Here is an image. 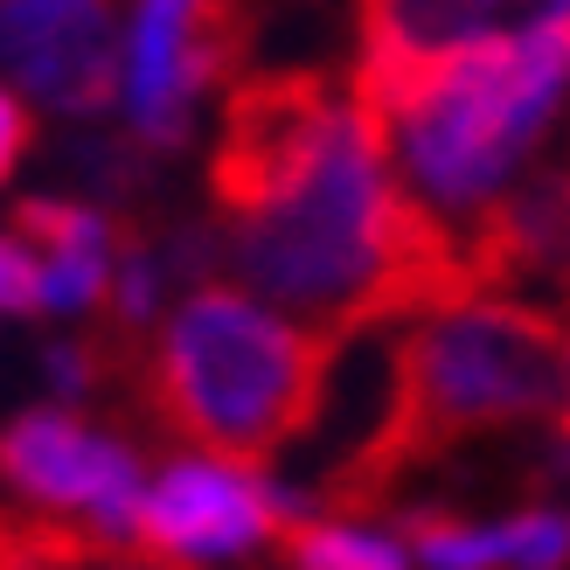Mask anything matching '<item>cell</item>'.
Segmentation results:
<instances>
[{
	"mask_svg": "<svg viewBox=\"0 0 570 570\" xmlns=\"http://www.w3.org/2000/svg\"><path fill=\"white\" fill-rule=\"evenodd\" d=\"M494 42H563L570 49V0H488Z\"/></svg>",
	"mask_w": 570,
	"mask_h": 570,
	"instance_id": "cell-15",
	"label": "cell"
},
{
	"mask_svg": "<svg viewBox=\"0 0 570 570\" xmlns=\"http://www.w3.org/2000/svg\"><path fill=\"white\" fill-rule=\"evenodd\" d=\"M258 21H265L258 0H139L132 70H126V111L139 147L154 154L188 147L195 98L250 63Z\"/></svg>",
	"mask_w": 570,
	"mask_h": 570,
	"instance_id": "cell-6",
	"label": "cell"
},
{
	"mask_svg": "<svg viewBox=\"0 0 570 570\" xmlns=\"http://www.w3.org/2000/svg\"><path fill=\"white\" fill-rule=\"evenodd\" d=\"M341 341L272 321L244 293L203 285L139 355V396L167 439L209 452V466L265 473L327 417Z\"/></svg>",
	"mask_w": 570,
	"mask_h": 570,
	"instance_id": "cell-3",
	"label": "cell"
},
{
	"mask_svg": "<svg viewBox=\"0 0 570 570\" xmlns=\"http://www.w3.org/2000/svg\"><path fill=\"white\" fill-rule=\"evenodd\" d=\"M522 417H570V327L563 313L473 299L390 348V390L368 432L321 473L313 501L341 515H390L396 480L445 460L460 439Z\"/></svg>",
	"mask_w": 570,
	"mask_h": 570,
	"instance_id": "cell-2",
	"label": "cell"
},
{
	"mask_svg": "<svg viewBox=\"0 0 570 570\" xmlns=\"http://www.w3.org/2000/svg\"><path fill=\"white\" fill-rule=\"evenodd\" d=\"M557 167H570V160H557Z\"/></svg>",
	"mask_w": 570,
	"mask_h": 570,
	"instance_id": "cell-18",
	"label": "cell"
},
{
	"mask_svg": "<svg viewBox=\"0 0 570 570\" xmlns=\"http://www.w3.org/2000/svg\"><path fill=\"white\" fill-rule=\"evenodd\" d=\"M0 313H42V278H36V250L0 237Z\"/></svg>",
	"mask_w": 570,
	"mask_h": 570,
	"instance_id": "cell-16",
	"label": "cell"
},
{
	"mask_svg": "<svg viewBox=\"0 0 570 570\" xmlns=\"http://www.w3.org/2000/svg\"><path fill=\"white\" fill-rule=\"evenodd\" d=\"M28 139H36V119H28V105L0 91V181L14 175V160L28 154Z\"/></svg>",
	"mask_w": 570,
	"mask_h": 570,
	"instance_id": "cell-17",
	"label": "cell"
},
{
	"mask_svg": "<svg viewBox=\"0 0 570 570\" xmlns=\"http://www.w3.org/2000/svg\"><path fill=\"white\" fill-rule=\"evenodd\" d=\"M285 494L250 473L209 466V460H175L147 494H139L132 535L154 557H244L258 543H278Z\"/></svg>",
	"mask_w": 570,
	"mask_h": 570,
	"instance_id": "cell-10",
	"label": "cell"
},
{
	"mask_svg": "<svg viewBox=\"0 0 570 570\" xmlns=\"http://www.w3.org/2000/svg\"><path fill=\"white\" fill-rule=\"evenodd\" d=\"M223 265L250 293L299 313L306 334L348 341L362 327H390L404 313L473 306L460 230L417 203L390 175V139L348 105L334 147L306 175L299 195L258 223H216Z\"/></svg>",
	"mask_w": 570,
	"mask_h": 570,
	"instance_id": "cell-1",
	"label": "cell"
},
{
	"mask_svg": "<svg viewBox=\"0 0 570 570\" xmlns=\"http://www.w3.org/2000/svg\"><path fill=\"white\" fill-rule=\"evenodd\" d=\"M0 63L49 111L98 119L119 98V14L111 0H0Z\"/></svg>",
	"mask_w": 570,
	"mask_h": 570,
	"instance_id": "cell-8",
	"label": "cell"
},
{
	"mask_svg": "<svg viewBox=\"0 0 570 570\" xmlns=\"http://www.w3.org/2000/svg\"><path fill=\"white\" fill-rule=\"evenodd\" d=\"M278 550L293 570H411L404 550L383 543V535H362L341 522H306V515H293L278 529Z\"/></svg>",
	"mask_w": 570,
	"mask_h": 570,
	"instance_id": "cell-11",
	"label": "cell"
},
{
	"mask_svg": "<svg viewBox=\"0 0 570 570\" xmlns=\"http://www.w3.org/2000/svg\"><path fill=\"white\" fill-rule=\"evenodd\" d=\"M0 480L36 501L56 508V515H91L98 522V543L111 535H132L139 515V452L111 432H91L83 417H70L63 404H42V411H21L8 432H0Z\"/></svg>",
	"mask_w": 570,
	"mask_h": 570,
	"instance_id": "cell-7",
	"label": "cell"
},
{
	"mask_svg": "<svg viewBox=\"0 0 570 570\" xmlns=\"http://www.w3.org/2000/svg\"><path fill=\"white\" fill-rule=\"evenodd\" d=\"M362 63H355V111L390 132L460 56L488 36V0H355Z\"/></svg>",
	"mask_w": 570,
	"mask_h": 570,
	"instance_id": "cell-9",
	"label": "cell"
},
{
	"mask_svg": "<svg viewBox=\"0 0 570 570\" xmlns=\"http://www.w3.org/2000/svg\"><path fill=\"white\" fill-rule=\"evenodd\" d=\"M563 91H570L563 42H473L396 119V160L411 175V195L445 230L452 216L473 223L494 195L515 188V167L550 132Z\"/></svg>",
	"mask_w": 570,
	"mask_h": 570,
	"instance_id": "cell-4",
	"label": "cell"
},
{
	"mask_svg": "<svg viewBox=\"0 0 570 570\" xmlns=\"http://www.w3.org/2000/svg\"><path fill=\"white\" fill-rule=\"evenodd\" d=\"M63 167H77V175L91 181L98 195H111V203H119V195H139L147 175H154L147 154H139V139H70Z\"/></svg>",
	"mask_w": 570,
	"mask_h": 570,
	"instance_id": "cell-14",
	"label": "cell"
},
{
	"mask_svg": "<svg viewBox=\"0 0 570 570\" xmlns=\"http://www.w3.org/2000/svg\"><path fill=\"white\" fill-rule=\"evenodd\" d=\"M396 522H404L417 563H432V570H501V543H494V529L460 522L452 508H404Z\"/></svg>",
	"mask_w": 570,
	"mask_h": 570,
	"instance_id": "cell-13",
	"label": "cell"
},
{
	"mask_svg": "<svg viewBox=\"0 0 570 570\" xmlns=\"http://www.w3.org/2000/svg\"><path fill=\"white\" fill-rule=\"evenodd\" d=\"M8 223H14V244H36L42 258L49 250H111L119 244V223H105L83 203H63V195H21Z\"/></svg>",
	"mask_w": 570,
	"mask_h": 570,
	"instance_id": "cell-12",
	"label": "cell"
},
{
	"mask_svg": "<svg viewBox=\"0 0 570 570\" xmlns=\"http://www.w3.org/2000/svg\"><path fill=\"white\" fill-rule=\"evenodd\" d=\"M341 119H348V98L327 70L237 77L209 154V203L223 209V223H258L285 195H299L321 154L334 147Z\"/></svg>",
	"mask_w": 570,
	"mask_h": 570,
	"instance_id": "cell-5",
	"label": "cell"
}]
</instances>
